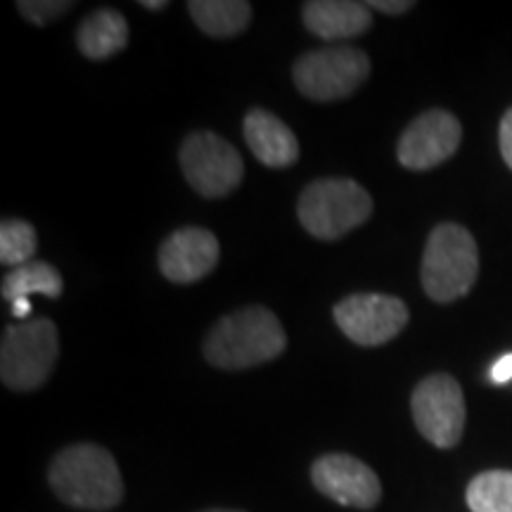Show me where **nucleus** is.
Instances as JSON below:
<instances>
[{
  "label": "nucleus",
  "mask_w": 512,
  "mask_h": 512,
  "mask_svg": "<svg viewBox=\"0 0 512 512\" xmlns=\"http://www.w3.org/2000/svg\"><path fill=\"white\" fill-rule=\"evenodd\" d=\"M192 22L211 38H233L252 22V5L247 0H190L185 5Z\"/></svg>",
  "instance_id": "dca6fc26"
},
{
  "label": "nucleus",
  "mask_w": 512,
  "mask_h": 512,
  "mask_svg": "<svg viewBox=\"0 0 512 512\" xmlns=\"http://www.w3.org/2000/svg\"><path fill=\"white\" fill-rule=\"evenodd\" d=\"M479 249L472 233L458 223H439L422 254V290L432 302L448 304L465 297L477 283Z\"/></svg>",
  "instance_id": "7ed1b4c3"
},
{
  "label": "nucleus",
  "mask_w": 512,
  "mask_h": 512,
  "mask_svg": "<svg viewBox=\"0 0 512 512\" xmlns=\"http://www.w3.org/2000/svg\"><path fill=\"white\" fill-rule=\"evenodd\" d=\"M29 313H31L29 299H19V302L12 304V316L15 318H29Z\"/></svg>",
  "instance_id": "b1692460"
},
{
  "label": "nucleus",
  "mask_w": 512,
  "mask_h": 512,
  "mask_svg": "<svg viewBox=\"0 0 512 512\" xmlns=\"http://www.w3.org/2000/svg\"><path fill=\"white\" fill-rule=\"evenodd\" d=\"M370 76V60L363 50L330 46L304 53L294 62L297 91L313 102H337L354 95Z\"/></svg>",
  "instance_id": "423d86ee"
},
{
  "label": "nucleus",
  "mask_w": 512,
  "mask_h": 512,
  "mask_svg": "<svg viewBox=\"0 0 512 512\" xmlns=\"http://www.w3.org/2000/svg\"><path fill=\"white\" fill-rule=\"evenodd\" d=\"M411 413L418 432L432 446L453 448L463 439L467 408L456 377L446 373L425 377L411 396Z\"/></svg>",
  "instance_id": "6e6552de"
},
{
  "label": "nucleus",
  "mask_w": 512,
  "mask_h": 512,
  "mask_svg": "<svg viewBox=\"0 0 512 512\" xmlns=\"http://www.w3.org/2000/svg\"><path fill=\"white\" fill-rule=\"evenodd\" d=\"M36 230L22 219H5L0 223V261L5 266L17 268L34 261L36 254Z\"/></svg>",
  "instance_id": "6ab92c4d"
},
{
  "label": "nucleus",
  "mask_w": 512,
  "mask_h": 512,
  "mask_svg": "<svg viewBox=\"0 0 512 512\" xmlns=\"http://www.w3.org/2000/svg\"><path fill=\"white\" fill-rule=\"evenodd\" d=\"M489 377L494 384H505L512 380V354H503L498 361L491 366Z\"/></svg>",
  "instance_id": "5701e85b"
},
{
  "label": "nucleus",
  "mask_w": 512,
  "mask_h": 512,
  "mask_svg": "<svg viewBox=\"0 0 512 512\" xmlns=\"http://www.w3.org/2000/svg\"><path fill=\"white\" fill-rule=\"evenodd\" d=\"M415 3H408V0H370L368 8L382 12V15H403L413 8Z\"/></svg>",
  "instance_id": "4be33fe9"
},
{
  "label": "nucleus",
  "mask_w": 512,
  "mask_h": 512,
  "mask_svg": "<svg viewBox=\"0 0 512 512\" xmlns=\"http://www.w3.org/2000/svg\"><path fill=\"white\" fill-rule=\"evenodd\" d=\"M311 482L323 496L344 508L373 510L382 498L380 477L349 453H328L311 465Z\"/></svg>",
  "instance_id": "9d476101"
},
{
  "label": "nucleus",
  "mask_w": 512,
  "mask_h": 512,
  "mask_svg": "<svg viewBox=\"0 0 512 512\" xmlns=\"http://www.w3.org/2000/svg\"><path fill=\"white\" fill-rule=\"evenodd\" d=\"M304 27L323 41H349L366 34L373 24V10L356 0H311L304 3Z\"/></svg>",
  "instance_id": "4468645a"
},
{
  "label": "nucleus",
  "mask_w": 512,
  "mask_h": 512,
  "mask_svg": "<svg viewBox=\"0 0 512 512\" xmlns=\"http://www.w3.org/2000/svg\"><path fill=\"white\" fill-rule=\"evenodd\" d=\"M64 290V280L60 271L48 261H29V264L10 268V273L3 278L5 302L15 304L19 299H29L31 294H43L48 299H57Z\"/></svg>",
  "instance_id": "f3484780"
},
{
  "label": "nucleus",
  "mask_w": 512,
  "mask_h": 512,
  "mask_svg": "<svg viewBox=\"0 0 512 512\" xmlns=\"http://www.w3.org/2000/svg\"><path fill=\"white\" fill-rule=\"evenodd\" d=\"M498 145H501L503 162L512 169V107L503 114L501 128H498Z\"/></svg>",
  "instance_id": "412c9836"
},
{
  "label": "nucleus",
  "mask_w": 512,
  "mask_h": 512,
  "mask_svg": "<svg viewBox=\"0 0 512 512\" xmlns=\"http://www.w3.org/2000/svg\"><path fill=\"white\" fill-rule=\"evenodd\" d=\"M219 238L207 228L188 226L171 233L159 247V271L176 285L200 283L219 264Z\"/></svg>",
  "instance_id": "f8f14e48"
},
{
  "label": "nucleus",
  "mask_w": 512,
  "mask_h": 512,
  "mask_svg": "<svg viewBox=\"0 0 512 512\" xmlns=\"http://www.w3.org/2000/svg\"><path fill=\"white\" fill-rule=\"evenodd\" d=\"M74 8V3H64V0H19L17 10L22 12L24 19H29L36 27H46L62 15H67Z\"/></svg>",
  "instance_id": "aec40b11"
},
{
  "label": "nucleus",
  "mask_w": 512,
  "mask_h": 512,
  "mask_svg": "<svg viewBox=\"0 0 512 512\" xmlns=\"http://www.w3.org/2000/svg\"><path fill=\"white\" fill-rule=\"evenodd\" d=\"M339 330L358 347H380L392 342L408 325V306L399 297L380 292L349 294L332 309Z\"/></svg>",
  "instance_id": "1a4fd4ad"
},
{
  "label": "nucleus",
  "mask_w": 512,
  "mask_h": 512,
  "mask_svg": "<svg viewBox=\"0 0 512 512\" xmlns=\"http://www.w3.org/2000/svg\"><path fill=\"white\" fill-rule=\"evenodd\" d=\"M287 335L266 306H247L223 316L204 339V358L221 370H247L283 356Z\"/></svg>",
  "instance_id": "f257e3e1"
},
{
  "label": "nucleus",
  "mask_w": 512,
  "mask_h": 512,
  "mask_svg": "<svg viewBox=\"0 0 512 512\" xmlns=\"http://www.w3.org/2000/svg\"><path fill=\"white\" fill-rule=\"evenodd\" d=\"M57 356L60 337L50 318H31L8 325L0 344V377L12 392H34L48 382Z\"/></svg>",
  "instance_id": "39448f33"
},
{
  "label": "nucleus",
  "mask_w": 512,
  "mask_h": 512,
  "mask_svg": "<svg viewBox=\"0 0 512 512\" xmlns=\"http://www.w3.org/2000/svg\"><path fill=\"white\" fill-rule=\"evenodd\" d=\"M48 482L62 503L81 510H112L124 498L117 460L98 444L62 448L50 463Z\"/></svg>",
  "instance_id": "f03ea898"
},
{
  "label": "nucleus",
  "mask_w": 512,
  "mask_h": 512,
  "mask_svg": "<svg viewBox=\"0 0 512 512\" xmlns=\"http://www.w3.org/2000/svg\"><path fill=\"white\" fill-rule=\"evenodd\" d=\"M463 140V126L446 110H430L420 114L401 133L396 157L401 166L411 171H427L456 155Z\"/></svg>",
  "instance_id": "9b49d317"
},
{
  "label": "nucleus",
  "mask_w": 512,
  "mask_h": 512,
  "mask_svg": "<svg viewBox=\"0 0 512 512\" xmlns=\"http://www.w3.org/2000/svg\"><path fill=\"white\" fill-rule=\"evenodd\" d=\"M178 159L190 188L207 200L230 195L245 178L240 152L226 138L211 131L190 133L181 143Z\"/></svg>",
  "instance_id": "0eeeda50"
},
{
  "label": "nucleus",
  "mask_w": 512,
  "mask_h": 512,
  "mask_svg": "<svg viewBox=\"0 0 512 512\" xmlns=\"http://www.w3.org/2000/svg\"><path fill=\"white\" fill-rule=\"evenodd\" d=\"M373 214V200L351 178H320L299 195L297 216L304 230L318 240H339L363 226Z\"/></svg>",
  "instance_id": "20e7f679"
},
{
  "label": "nucleus",
  "mask_w": 512,
  "mask_h": 512,
  "mask_svg": "<svg viewBox=\"0 0 512 512\" xmlns=\"http://www.w3.org/2000/svg\"><path fill=\"white\" fill-rule=\"evenodd\" d=\"M140 5H143V8H147V10H164L169 3H164V0H143Z\"/></svg>",
  "instance_id": "393cba45"
},
{
  "label": "nucleus",
  "mask_w": 512,
  "mask_h": 512,
  "mask_svg": "<svg viewBox=\"0 0 512 512\" xmlns=\"http://www.w3.org/2000/svg\"><path fill=\"white\" fill-rule=\"evenodd\" d=\"M76 43L88 60H107L128 43V22L119 10L100 8L88 15L76 31Z\"/></svg>",
  "instance_id": "2eb2a0df"
},
{
  "label": "nucleus",
  "mask_w": 512,
  "mask_h": 512,
  "mask_svg": "<svg viewBox=\"0 0 512 512\" xmlns=\"http://www.w3.org/2000/svg\"><path fill=\"white\" fill-rule=\"evenodd\" d=\"M242 133L252 155L268 169H287L299 159L297 136L283 119L268 110L261 107L249 110L242 121Z\"/></svg>",
  "instance_id": "ddd939ff"
},
{
  "label": "nucleus",
  "mask_w": 512,
  "mask_h": 512,
  "mask_svg": "<svg viewBox=\"0 0 512 512\" xmlns=\"http://www.w3.org/2000/svg\"><path fill=\"white\" fill-rule=\"evenodd\" d=\"M204 512H242V510H226V508H214V510H204Z\"/></svg>",
  "instance_id": "a878e982"
},
{
  "label": "nucleus",
  "mask_w": 512,
  "mask_h": 512,
  "mask_svg": "<svg viewBox=\"0 0 512 512\" xmlns=\"http://www.w3.org/2000/svg\"><path fill=\"white\" fill-rule=\"evenodd\" d=\"M467 508L472 512H512V470H486L467 484Z\"/></svg>",
  "instance_id": "a211bd4d"
}]
</instances>
